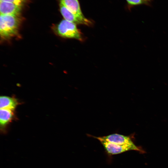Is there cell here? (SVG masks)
Wrapping results in <instances>:
<instances>
[{
  "instance_id": "cell-1",
  "label": "cell",
  "mask_w": 168,
  "mask_h": 168,
  "mask_svg": "<svg viewBox=\"0 0 168 168\" xmlns=\"http://www.w3.org/2000/svg\"><path fill=\"white\" fill-rule=\"evenodd\" d=\"M21 21L19 15H0L1 39L7 40L17 35L18 33Z\"/></svg>"
},
{
  "instance_id": "cell-2",
  "label": "cell",
  "mask_w": 168,
  "mask_h": 168,
  "mask_svg": "<svg viewBox=\"0 0 168 168\" xmlns=\"http://www.w3.org/2000/svg\"><path fill=\"white\" fill-rule=\"evenodd\" d=\"M53 29L56 34L62 37L76 39L80 41L83 40L82 34L76 24L65 19L62 20Z\"/></svg>"
},
{
  "instance_id": "cell-3",
  "label": "cell",
  "mask_w": 168,
  "mask_h": 168,
  "mask_svg": "<svg viewBox=\"0 0 168 168\" xmlns=\"http://www.w3.org/2000/svg\"><path fill=\"white\" fill-rule=\"evenodd\" d=\"M100 142L105 150L111 155H115L131 150L140 151V149L135 145H119L102 140L98 137H95Z\"/></svg>"
},
{
  "instance_id": "cell-4",
  "label": "cell",
  "mask_w": 168,
  "mask_h": 168,
  "mask_svg": "<svg viewBox=\"0 0 168 168\" xmlns=\"http://www.w3.org/2000/svg\"><path fill=\"white\" fill-rule=\"evenodd\" d=\"M60 11L64 19L73 22L76 24H82L91 26L92 22L85 17H82L78 16L69 11L60 1Z\"/></svg>"
},
{
  "instance_id": "cell-5",
  "label": "cell",
  "mask_w": 168,
  "mask_h": 168,
  "mask_svg": "<svg viewBox=\"0 0 168 168\" xmlns=\"http://www.w3.org/2000/svg\"><path fill=\"white\" fill-rule=\"evenodd\" d=\"M98 137L102 140L118 145H135L128 137L117 133Z\"/></svg>"
},
{
  "instance_id": "cell-6",
  "label": "cell",
  "mask_w": 168,
  "mask_h": 168,
  "mask_svg": "<svg viewBox=\"0 0 168 168\" xmlns=\"http://www.w3.org/2000/svg\"><path fill=\"white\" fill-rule=\"evenodd\" d=\"M21 7L12 3L0 1V15H19Z\"/></svg>"
},
{
  "instance_id": "cell-7",
  "label": "cell",
  "mask_w": 168,
  "mask_h": 168,
  "mask_svg": "<svg viewBox=\"0 0 168 168\" xmlns=\"http://www.w3.org/2000/svg\"><path fill=\"white\" fill-rule=\"evenodd\" d=\"M60 1L69 11L76 16L85 17L82 12L78 0H60Z\"/></svg>"
},
{
  "instance_id": "cell-8",
  "label": "cell",
  "mask_w": 168,
  "mask_h": 168,
  "mask_svg": "<svg viewBox=\"0 0 168 168\" xmlns=\"http://www.w3.org/2000/svg\"><path fill=\"white\" fill-rule=\"evenodd\" d=\"M19 103L16 99L6 96L0 97V109H6L14 110Z\"/></svg>"
},
{
  "instance_id": "cell-9",
  "label": "cell",
  "mask_w": 168,
  "mask_h": 168,
  "mask_svg": "<svg viewBox=\"0 0 168 168\" xmlns=\"http://www.w3.org/2000/svg\"><path fill=\"white\" fill-rule=\"evenodd\" d=\"M13 111L8 109H0V124L1 126H5L12 120L14 115Z\"/></svg>"
},
{
  "instance_id": "cell-10",
  "label": "cell",
  "mask_w": 168,
  "mask_h": 168,
  "mask_svg": "<svg viewBox=\"0 0 168 168\" xmlns=\"http://www.w3.org/2000/svg\"><path fill=\"white\" fill-rule=\"evenodd\" d=\"M129 9L135 6L145 5L151 6L150 5L144 0H126Z\"/></svg>"
},
{
  "instance_id": "cell-11",
  "label": "cell",
  "mask_w": 168,
  "mask_h": 168,
  "mask_svg": "<svg viewBox=\"0 0 168 168\" xmlns=\"http://www.w3.org/2000/svg\"><path fill=\"white\" fill-rule=\"evenodd\" d=\"M26 0H0V1L12 3L17 5L22 6Z\"/></svg>"
},
{
  "instance_id": "cell-12",
  "label": "cell",
  "mask_w": 168,
  "mask_h": 168,
  "mask_svg": "<svg viewBox=\"0 0 168 168\" xmlns=\"http://www.w3.org/2000/svg\"><path fill=\"white\" fill-rule=\"evenodd\" d=\"M148 3L150 6H151L152 2V0H144Z\"/></svg>"
}]
</instances>
